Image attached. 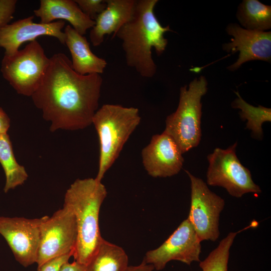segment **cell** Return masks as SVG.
I'll list each match as a JSON object with an SVG mask.
<instances>
[{"mask_svg": "<svg viewBox=\"0 0 271 271\" xmlns=\"http://www.w3.org/2000/svg\"><path fill=\"white\" fill-rule=\"evenodd\" d=\"M33 19L32 16L20 19L0 29V47L5 50L4 56L14 55L22 44L35 41L41 36L55 37L65 45V34L62 31L65 25L64 21L36 23Z\"/></svg>", "mask_w": 271, "mask_h": 271, "instance_id": "obj_14", "label": "cell"}, {"mask_svg": "<svg viewBox=\"0 0 271 271\" xmlns=\"http://www.w3.org/2000/svg\"><path fill=\"white\" fill-rule=\"evenodd\" d=\"M82 12L95 21L97 16L106 8V1L103 0H75Z\"/></svg>", "mask_w": 271, "mask_h": 271, "instance_id": "obj_23", "label": "cell"}, {"mask_svg": "<svg viewBox=\"0 0 271 271\" xmlns=\"http://www.w3.org/2000/svg\"><path fill=\"white\" fill-rule=\"evenodd\" d=\"M236 17L244 29L265 31L271 28V7L257 0H244L238 7Z\"/></svg>", "mask_w": 271, "mask_h": 271, "instance_id": "obj_20", "label": "cell"}, {"mask_svg": "<svg viewBox=\"0 0 271 271\" xmlns=\"http://www.w3.org/2000/svg\"><path fill=\"white\" fill-rule=\"evenodd\" d=\"M10 126V118L8 114L0 107V134L7 133Z\"/></svg>", "mask_w": 271, "mask_h": 271, "instance_id": "obj_27", "label": "cell"}, {"mask_svg": "<svg viewBox=\"0 0 271 271\" xmlns=\"http://www.w3.org/2000/svg\"><path fill=\"white\" fill-rule=\"evenodd\" d=\"M49 63L50 58L35 40L14 55L4 56L1 71L17 93L31 97L39 86Z\"/></svg>", "mask_w": 271, "mask_h": 271, "instance_id": "obj_6", "label": "cell"}, {"mask_svg": "<svg viewBox=\"0 0 271 271\" xmlns=\"http://www.w3.org/2000/svg\"><path fill=\"white\" fill-rule=\"evenodd\" d=\"M59 271H86L85 265L76 261L65 262L60 268Z\"/></svg>", "mask_w": 271, "mask_h": 271, "instance_id": "obj_26", "label": "cell"}, {"mask_svg": "<svg viewBox=\"0 0 271 271\" xmlns=\"http://www.w3.org/2000/svg\"><path fill=\"white\" fill-rule=\"evenodd\" d=\"M207 91V81L203 76L195 78L188 88H180L176 110L166 119L164 132L175 142L182 154L197 147L201 138V100Z\"/></svg>", "mask_w": 271, "mask_h": 271, "instance_id": "obj_5", "label": "cell"}, {"mask_svg": "<svg viewBox=\"0 0 271 271\" xmlns=\"http://www.w3.org/2000/svg\"><path fill=\"white\" fill-rule=\"evenodd\" d=\"M34 13L40 18L41 23H50L57 19L66 20L82 36L95 25V21L84 14L72 0H41L39 8Z\"/></svg>", "mask_w": 271, "mask_h": 271, "instance_id": "obj_16", "label": "cell"}, {"mask_svg": "<svg viewBox=\"0 0 271 271\" xmlns=\"http://www.w3.org/2000/svg\"><path fill=\"white\" fill-rule=\"evenodd\" d=\"M182 154L174 140L164 131L154 135L141 153L145 169L154 178L177 174L183 165Z\"/></svg>", "mask_w": 271, "mask_h": 271, "instance_id": "obj_13", "label": "cell"}, {"mask_svg": "<svg viewBox=\"0 0 271 271\" xmlns=\"http://www.w3.org/2000/svg\"><path fill=\"white\" fill-rule=\"evenodd\" d=\"M237 97L232 103V107L240 109L239 115L242 120H247L245 128L251 130V137L256 140H262L263 130L262 124L264 122L271 121V109L261 105L252 106L240 96L238 92H235Z\"/></svg>", "mask_w": 271, "mask_h": 271, "instance_id": "obj_21", "label": "cell"}, {"mask_svg": "<svg viewBox=\"0 0 271 271\" xmlns=\"http://www.w3.org/2000/svg\"><path fill=\"white\" fill-rule=\"evenodd\" d=\"M17 3V0H0V29L13 18Z\"/></svg>", "mask_w": 271, "mask_h": 271, "instance_id": "obj_24", "label": "cell"}, {"mask_svg": "<svg viewBox=\"0 0 271 271\" xmlns=\"http://www.w3.org/2000/svg\"><path fill=\"white\" fill-rule=\"evenodd\" d=\"M101 181L95 178L76 180L67 190L64 206L73 213L77 238L73 256L74 260L86 265L97 250L102 239L99 215L107 196Z\"/></svg>", "mask_w": 271, "mask_h": 271, "instance_id": "obj_3", "label": "cell"}, {"mask_svg": "<svg viewBox=\"0 0 271 271\" xmlns=\"http://www.w3.org/2000/svg\"><path fill=\"white\" fill-rule=\"evenodd\" d=\"M128 266L123 249L102 238L85 267L86 271H125Z\"/></svg>", "mask_w": 271, "mask_h": 271, "instance_id": "obj_18", "label": "cell"}, {"mask_svg": "<svg viewBox=\"0 0 271 271\" xmlns=\"http://www.w3.org/2000/svg\"><path fill=\"white\" fill-rule=\"evenodd\" d=\"M226 32L232 36L229 43L223 45V49L234 54L239 52L237 60L228 67L235 71L243 63L251 60L270 62L271 32L247 30L236 24H230Z\"/></svg>", "mask_w": 271, "mask_h": 271, "instance_id": "obj_12", "label": "cell"}, {"mask_svg": "<svg viewBox=\"0 0 271 271\" xmlns=\"http://www.w3.org/2000/svg\"><path fill=\"white\" fill-rule=\"evenodd\" d=\"M71 256L72 254H68L54 258L44 263L38 271H59L62 264L68 261Z\"/></svg>", "mask_w": 271, "mask_h": 271, "instance_id": "obj_25", "label": "cell"}, {"mask_svg": "<svg viewBox=\"0 0 271 271\" xmlns=\"http://www.w3.org/2000/svg\"><path fill=\"white\" fill-rule=\"evenodd\" d=\"M46 217L35 219L0 217V234L16 260L24 267L36 263L41 226Z\"/></svg>", "mask_w": 271, "mask_h": 271, "instance_id": "obj_11", "label": "cell"}, {"mask_svg": "<svg viewBox=\"0 0 271 271\" xmlns=\"http://www.w3.org/2000/svg\"><path fill=\"white\" fill-rule=\"evenodd\" d=\"M201 241L188 218L184 220L159 247L148 251L144 260L154 269H163L168 262L178 260L190 265L200 262Z\"/></svg>", "mask_w": 271, "mask_h": 271, "instance_id": "obj_10", "label": "cell"}, {"mask_svg": "<svg viewBox=\"0 0 271 271\" xmlns=\"http://www.w3.org/2000/svg\"><path fill=\"white\" fill-rule=\"evenodd\" d=\"M154 270V267L152 265L146 263L143 260L139 265L128 266L125 271H153Z\"/></svg>", "mask_w": 271, "mask_h": 271, "instance_id": "obj_28", "label": "cell"}, {"mask_svg": "<svg viewBox=\"0 0 271 271\" xmlns=\"http://www.w3.org/2000/svg\"><path fill=\"white\" fill-rule=\"evenodd\" d=\"M136 0H106L105 9L96 18L89 38L97 47L103 42L104 36L112 34L113 38L120 28L131 18Z\"/></svg>", "mask_w": 271, "mask_h": 271, "instance_id": "obj_15", "label": "cell"}, {"mask_svg": "<svg viewBox=\"0 0 271 271\" xmlns=\"http://www.w3.org/2000/svg\"><path fill=\"white\" fill-rule=\"evenodd\" d=\"M247 229L246 227L237 232H231L222 239L205 259L200 261L202 271H228L230 249L234 238L238 233Z\"/></svg>", "mask_w": 271, "mask_h": 271, "instance_id": "obj_22", "label": "cell"}, {"mask_svg": "<svg viewBox=\"0 0 271 271\" xmlns=\"http://www.w3.org/2000/svg\"><path fill=\"white\" fill-rule=\"evenodd\" d=\"M141 120L139 110L134 107L105 104L95 112L92 124L99 142L98 170L95 178L97 181H101Z\"/></svg>", "mask_w": 271, "mask_h": 271, "instance_id": "obj_4", "label": "cell"}, {"mask_svg": "<svg viewBox=\"0 0 271 271\" xmlns=\"http://www.w3.org/2000/svg\"><path fill=\"white\" fill-rule=\"evenodd\" d=\"M0 163L6 176L5 193L23 185L27 180V171L24 166L17 162L7 133L0 134Z\"/></svg>", "mask_w": 271, "mask_h": 271, "instance_id": "obj_19", "label": "cell"}, {"mask_svg": "<svg viewBox=\"0 0 271 271\" xmlns=\"http://www.w3.org/2000/svg\"><path fill=\"white\" fill-rule=\"evenodd\" d=\"M77 238L75 218L68 207L63 205L51 217L47 216L41 226L37 270L56 257L68 254L73 256Z\"/></svg>", "mask_w": 271, "mask_h": 271, "instance_id": "obj_8", "label": "cell"}, {"mask_svg": "<svg viewBox=\"0 0 271 271\" xmlns=\"http://www.w3.org/2000/svg\"><path fill=\"white\" fill-rule=\"evenodd\" d=\"M191 181V206L188 217L197 235L203 240L216 241L219 237L220 214L225 201L211 191L203 180L185 170Z\"/></svg>", "mask_w": 271, "mask_h": 271, "instance_id": "obj_9", "label": "cell"}, {"mask_svg": "<svg viewBox=\"0 0 271 271\" xmlns=\"http://www.w3.org/2000/svg\"><path fill=\"white\" fill-rule=\"evenodd\" d=\"M103 79L99 74L80 75L64 53L50 58L41 82L31 96L50 130H76L91 124L98 109Z\"/></svg>", "mask_w": 271, "mask_h": 271, "instance_id": "obj_1", "label": "cell"}, {"mask_svg": "<svg viewBox=\"0 0 271 271\" xmlns=\"http://www.w3.org/2000/svg\"><path fill=\"white\" fill-rule=\"evenodd\" d=\"M237 145L236 142L226 149L216 148L207 156V183L223 187L236 198L248 193L260 194L261 190L253 181L250 171L241 164L236 155Z\"/></svg>", "mask_w": 271, "mask_h": 271, "instance_id": "obj_7", "label": "cell"}, {"mask_svg": "<svg viewBox=\"0 0 271 271\" xmlns=\"http://www.w3.org/2000/svg\"><path fill=\"white\" fill-rule=\"evenodd\" d=\"M158 0H139L131 18L115 35L121 41L126 65L142 77H153L157 66L152 50L161 55L165 51L168 40L164 34L171 31L170 26L163 27L154 12Z\"/></svg>", "mask_w": 271, "mask_h": 271, "instance_id": "obj_2", "label": "cell"}, {"mask_svg": "<svg viewBox=\"0 0 271 271\" xmlns=\"http://www.w3.org/2000/svg\"><path fill=\"white\" fill-rule=\"evenodd\" d=\"M64 32L65 45L71 53L73 70L82 75L102 74L106 67L107 62L91 51L86 37L79 34L70 25L65 27Z\"/></svg>", "mask_w": 271, "mask_h": 271, "instance_id": "obj_17", "label": "cell"}]
</instances>
